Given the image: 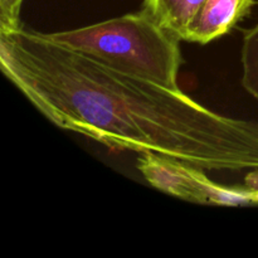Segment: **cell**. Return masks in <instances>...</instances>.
Instances as JSON below:
<instances>
[{"label": "cell", "instance_id": "6da1fadb", "mask_svg": "<svg viewBox=\"0 0 258 258\" xmlns=\"http://www.w3.org/2000/svg\"><path fill=\"white\" fill-rule=\"evenodd\" d=\"M0 68L63 130L203 170L258 169V121L214 112L183 90L118 72L44 33L0 30Z\"/></svg>", "mask_w": 258, "mask_h": 258}, {"label": "cell", "instance_id": "7a4b0ae2", "mask_svg": "<svg viewBox=\"0 0 258 258\" xmlns=\"http://www.w3.org/2000/svg\"><path fill=\"white\" fill-rule=\"evenodd\" d=\"M48 39L126 75L170 90L183 63L180 39L143 10L64 32L44 33Z\"/></svg>", "mask_w": 258, "mask_h": 258}, {"label": "cell", "instance_id": "3957f363", "mask_svg": "<svg viewBox=\"0 0 258 258\" xmlns=\"http://www.w3.org/2000/svg\"><path fill=\"white\" fill-rule=\"evenodd\" d=\"M138 169L158 190L193 203H211L214 181L206 175L203 169L154 153L141 154Z\"/></svg>", "mask_w": 258, "mask_h": 258}, {"label": "cell", "instance_id": "277c9868", "mask_svg": "<svg viewBox=\"0 0 258 258\" xmlns=\"http://www.w3.org/2000/svg\"><path fill=\"white\" fill-rule=\"evenodd\" d=\"M256 0H207L185 42L208 44L233 29L249 14Z\"/></svg>", "mask_w": 258, "mask_h": 258}, {"label": "cell", "instance_id": "5b68a950", "mask_svg": "<svg viewBox=\"0 0 258 258\" xmlns=\"http://www.w3.org/2000/svg\"><path fill=\"white\" fill-rule=\"evenodd\" d=\"M207 0H144L143 10L160 27L180 40H186L189 29Z\"/></svg>", "mask_w": 258, "mask_h": 258}, {"label": "cell", "instance_id": "8992f818", "mask_svg": "<svg viewBox=\"0 0 258 258\" xmlns=\"http://www.w3.org/2000/svg\"><path fill=\"white\" fill-rule=\"evenodd\" d=\"M241 60L242 85L258 101V23L244 34Z\"/></svg>", "mask_w": 258, "mask_h": 258}, {"label": "cell", "instance_id": "52a82bcc", "mask_svg": "<svg viewBox=\"0 0 258 258\" xmlns=\"http://www.w3.org/2000/svg\"><path fill=\"white\" fill-rule=\"evenodd\" d=\"M24 0H0V30H14L22 27L20 10Z\"/></svg>", "mask_w": 258, "mask_h": 258}]
</instances>
